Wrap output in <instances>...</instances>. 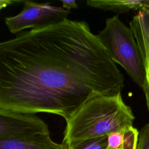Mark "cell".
<instances>
[{"label": "cell", "mask_w": 149, "mask_h": 149, "mask_svg": "<svg viewBox=\"0 0 149 149\" xmlns=\"http://www.w3.org/2000/svg\"><path fill=\"white\" fill-rule=\"evenodd\" d=\"M0 149H68L63 143L54 141L49 134L0 138Z\"/></svg>", "instance_id": "52a82bcc"}, {"label": "cell", "mask_w": 149, "mask_h": 149, "mask_svg": "<svg viewBox=\"0 0 149 149\" xmlns=\"http://www.w3.org/2000/svg\"><path fill=\"white\" fill-rule=\"evenodd\" d=\"M146 0H88L89 6L118 13H126L131 10H139L145 7Z\"/></svg>", "instance_id": "9c48e42d"}, {"label": "cell", "mask_w": 149, "mask_h": 149, "mask_svg": "<svg viewBox=\"0 0 149 149\" xmlns=\"http://www.w3.org/2000/svg\"><path fill=\"white\" fill-rule=\"evenodd\" d=\"M139 132L133 126L107 135V149H136Z\"/></svg>", "instance_id": "ba28073f"}, {"label": "cell", "mask_w": 149, "mask_h": 149, "mask_svg": "<svg viewBox=\"0 0 149 149\" xmlns=\"http://www.w3.org/2000/svg\"><path fill=\"white\" fill-rule=\"evenodd\" d=\"M147 8H149V0H146L145 2V7Z\"/></svg>", "instance_id": "5bb4252c"}, {"label": "cell", "mask_w": 149, "mask_h": 149, "mask_svg": "<svg viewBox=\"0 0 149 149\" xmlns=\"http://www.w3.org/2000/svg\"><path fill=\"white\" fill-rule=\"evenodd\" d=\"M136 149H149V123L145 125L139 131Z\"/></svg>", "instance_id": "8fae6325"}, {"label": "cell", "mask_w": 149, "mask_h": 149, "mask_svg": "<svg viewBox=\"0 0 149 149\" xmlns=\"http://www.w3.org/2000/svg\"><path fill=\"white\" fill-rule=\"evenodd\" d=\"M124 77L84 21L66 19L0 42V108L65 120L89 100L121 93Z\"/></svg>", "instance_id": "6da1fadb"}, {"label": "cell", "mask_w": 149, "mask_h": 149, "mask_svg": "<svg viewBox=\"0 0 149 149\" xmlns=\"http://www.w3.org/2000/svg\"><path fill=\"white\" fill-rule=\"evenodd\" d=\"M69 13L62 7L51 6L49 3L24 1L22 12L5 17V22L10 33L15 34L26 29H36L61 22L67 19Z\"/></svg>", "instance_id": "277c9868"}, {"label": "cell", "mask_w": 149, "mask_h": 149, "mask_svg": "<svg viewBox=\"0 0 149 149\" xmlns=\"http://www.w3.org/2000/svg\"><path fill=\"white\" fill-rule=\"evenodd\" d=\"M17 1H8V0H0V10L3 8L9 5L12 4L15 2H16Z\"/></svg>", "instance_id": "4fadbf2b"}, {"label": "cell", "mask_w": 149, "mask_h": 149, "mask_svg": "<svg viewBox=\"0 0 149 149\" xmlns=\"http://www.w3.org/2000/svg\"><path fill=\"white\" fill-rule=\"evenodd\" d=\"M139 48L145 73L143 91L146 97L149 112V8H143L138 10L129 23Z\"/></svg>", "instance_id": "8992f818"}, {"label": "cell", "mask_w": 149, "mask_h": 149, "mask_svg": "<svg viewBox=\"0 0 149 149\" xmlns=\"http://www.w3.org/2000/svg\"><path fill=\"white\" fill-rule=\"evenodd\" d=\"M49 133L47 123L36 115L0 108V138Z\"/></svg>", "instance_id": "5b68a950"}, {"label": "cell", "mask_w": 149, "mask_h": 149, "mask_svg": "<svg viewBox=\"0 0 149 149\" xmlns=\"http://www.w3.org/2000/svg\"><path fill=\"white\" fill-rule=\"evenodd\" d=\"M62 3V8L65 9L70 11L72 9H77L78 6L76 1H61Z\"/></svg>", "instance_id": "7c38bea8"}, {"label": "cell", "mask_w": 149, "mask_h": 149, "mask_svg": "<svg viewBox=\"0 0 149 149\" xmlns=\"http://www.w3.org/2000/svg\"><path fill=\"white\" fill-rule=\"evenodd\" d=\"M98 37L112 60L121 66L143 90L145 73L141 54L133 33L118 15L105 20V26Z\"/></svg>", "instance_id": "3957f363"}, {"label": "cell", "mask_w": 149, "mask_h": 149, "mask_svg": "<svg viewBox=\"0 0 149 149\" xmlns=\"http://www.w3.org/2000/svg\"><path fill=\"white\" fill-rule=\"evenodd\" d=\"M107 136L89 139L79 144L73 149H107Z\"/></svg>", "instance_id": "30bf717a"}, {"label": "cell", "mask_w": 149, "mask_h": 149, "mask_svg": "<svg viewBox=\"0 0 149 149\" xmlns=\"http://www.w3.org/2000/svg\"><path fill=\"white\" fill-rule=\"evenodd\" d=\"M135 117L121 93L93 98L66 119L62 143L73 149L83 141L133 126Z\"/></svg>", "instance_id": "7a4b0ae2"}]
</instances>
